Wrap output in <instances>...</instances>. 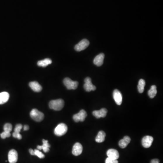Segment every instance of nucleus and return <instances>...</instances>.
I'll list each match as a JSON object with an SVG mask.
<instances>
[{
    "label": "nucleus",
    "instance_id": "10",
    "mask_svg": "<svg viewBox=\"0 0 163 163\" xmlns=\"http://www.w3.org/2000/svg\"><path fill=\"white\" fill-rule=\"evenodd\" d=\"M113 97L117 105H121L122 102V96L120 91L114 90L113 93Z\"/></svg>",
    "mask_w": 163,
    "mask_h": 163
},
{
    "label": "nucleus",
    "instance_id": "2",
    "mask_svg": "<svg viewBox=\"0 0 163 163\" xmlns=\"http://www.w3.org/2000/svg\"><path fill=\"white\" fill-rule=\"evenodd\" d=\"M30 116L33 120L36 122H40L44 118V114L42 112H39L37 109H33L30 112Z\"/></svg>",
    "mask_w": 163,
    "mask_h": 163
},
{
    "label": "nucleus",
    "instance_id": "9",
    "mask_svg": "<svg viewBox=\"0 0 163 163\" xmlns=\"http://www.w3.org/2000/svg\"><path fill=\"white\" fill-rule=\"evenodd\" d=\"M153 140L154 139L151 136H145L142 139L141 143H142V146L145 148L150 147L153 143Z\"/></svg>",
    "mask_w": 163,
    "mask_h": 163
},
{
    "label": "nucleus",
    "instance_id": "1",
    "mask_svg": "<svg viewBox=\"0 0 163 163\" xmlns=\"http://www.w3.org/2000/svg\"><path fill=\"white\" fill-rule=\"evenodd\" d=\"M65 105V102L62 99L54 100L50 101L49 107L50 108L55 111H60L63 108Z\"/></svg>",
    "mask_w": 163,
    "mask_h": 163
},
{
    "label": "nucleus",
    "instance_id": "28",
    "mask_svg": "<svg viewBox=\"0 0 163 163\" xmlns=\"http://www.w3.org/2000/svg\"><path fill=\"white\" fill-rule=\"evenodd\" d=\"M150 163H159V159H153L151 160Z\"/></svg>",
    "mask_w": 163,
    "mask_h": 163
},
{
    "label": "nucleus",
    "instance_id": "17",
    "mask_svg": "<svg viewBox=\"0 0 163 163\" xmlns=\"http://www.w3.org/2000/svg\"><path fill=\"white\" fill-rule=\"evenodd\" d=\"M131 139L128 136H125L123 139L120 140L119 142V145L122 149L126 148L127 145L131 142Z\"/></svg>",
    "mask_w": 163,
    "mask_h": 163
},
{
    "label": "nucleus",
    "instance_id": "15",
    "mask_svg": "<svg viewBox=\"0 0 163 163\" xmlns=\"http://www.w3.org/2000/svg\"><path fill=\"white\" fill-rule=\"evenodd\" d=\"M104 54L103 53H100L94 59L93 63L97 66H101L103 63L104 59Z\"/></svg>",
    "mask_w": 163,
    "mask_h": 163
},
{
    "label": "nucleus",
    "instance_id": "27",
    "mask_svg": "<svg viewBox=\"0 0 163 163\" xmlns=\"http://www.w3.org/2000/svg\"><path fill=\"white\" fill-rule=\"evenodd\" d=\"M105 163H118V161L117 159H113L108 157L106 159Z\"/></svg>",
    "mask_w": 163,
    "mask_h": 163
},
{
    "label": "nucleus",
    "instance_id": "29",
    "mask_svg": "<svg viewBox=\"0 0 163 163\" xmlns=\"http://www.w3.org/2000/svg\"><path fill=\"white\" fill-rule=\"evenodd\" d=\"M29 152L30 154H31V155H34V150H32V149H29Z\"/></svg>",
    "mask_w": 163,
    "mask_h": 163
},
{
    "label": "nucleus",
    "instance_id": "25",
    "mask_svg": "<svg viewBox=\"0 0 163 163\" xmlns=\"http://www.w3.org/2000/svg\"><path fill=\"white\" fill-rule=\"evenodd\" d=\"M34 155L40 159H43L45 157L44 155L41 152L39 151V150H34Z\"/></svg>",
    "mask_w": 163,
    "mask_h": 163
},
{
    "label": "nucleus",
    "instance_id": "5",
    "mask_svg": "<svg viewBox=\"0 0 163 163\" xmlns=\"http://www.w3.org/2000/svg\"><path fill=\"white\" fill-rule=\"evenodd\" d=\"M89 41L87 39H83L80 41L78 44L75 46L74 48L77 51L79 52L84 51L87 48L89 45Z\"/></svg>",
    "mask_w": 163,
    "mask_h": 163
},
{
    "label": "nucleus",
    "instance_id": "4",
    "mask_svg": "<svg viewBox=\"0 0 163 163\" xmlns=\"http://www.w3.org/2000/svg\"><path fill=\"white\" fill-rule=\"evenodd\" d=\"M63 83L67 89L69 90H75L78 88L79 83L77 81L72 80L69 78H65L63 79Z\"/></svg>",
    "mask_w": 163,
    "mask_h": 163
},
{
    "label": "nucleus",
    "instance_id": "30",
    "mask_svg": "<svg viewBox=\"0 0 163 163\" xmlns=\"http://www.w3.org/2000/svg\"><path fill=\"white\" fill-rule=\"evenodd\" d=\"M29 129V126L28 125H25L24 126V131H28Z\"/></svg>",
    "mask_w": 163,
    "mask_h": 163
},
{
    "label": "nucleus",
    "instance_id": "11",
    "mask_svg": "<svg viewBox=\"0 0 163 163\" xmlns=\"http://www.w3.org/2000/svg\"><path fill=\"white\" fill-rule=\"evenodd\" d=\"M83 146L80 143H76L72 147V154L75 156H79L83 152Z\"/></svg>",
    "mask_w": 163,
    "mask_h": 163
},
{
    "label": "nucleus",
    "instance_id": "24",
    "mask_svg": "<svg viewBox=\"0 0 163 163\" xmlns=\"http://www.w3.org/2000/svg\"><path fill=\"white\" fill-rule=\"evenodd\" d=\"M4 131H5L11 132L12 131V126L10 123H6L4 126Z\"/></svg>",
    "mask_w": 163,
    "mask_h": 163
},
{
    "label": "nucleus",
    "instance_id": "20",
    "mask_svg": "<svg viewBox=\"0 0 163 163\" xmlns=\"http://www.w3.org/2000/svg\"><path fill=\"white\" fill-rule=\"evenodd\" d=\"M106 133L103 131H100L96 136L95 141L98 143H102L105 141Z\"/></svg>",
    "mask_w": 163,
    "mask_h": 163
},
{
    "label": "nucleus",
    "instance_id": "6",
    "mask_svg": "<svg viewBox=\"0 0 163 163\" xmlns=\"http://www.w3.org/2000/svg\"><path fill=\"white\" fill-rule=\"evenodd\" d=\"M87 117V113L84 110H81L78 113L74 115L73 119L76 122H83L84 121Z\"/></svg>",
    "mask_w": 163,
    "mask_h": 163
},
{
    "label": "nucleus",
    "instance_id": "7",
    "mask_svg": "<svg viewBox=\"0 0 163 163\" xmlns=\"http://www.w3.org/2000/svg\"><path fill=\"white\" fill-rule=\"evenodd\" d=\"M84 87L86 91L89 92L96 89V87L92 84V80L89 77L86 78L84 80Z\"/></svg>",
    "mask_w": 163,
    "mask_h": 163
},
{
    "label": "nucleus",
    "instance_id": "16",
    "mask_svg": "<svg viewBox=\"0 0 163 163\" xmlns=\"http://www.w3.org/2000/svg\"><path fill=\"white\" fill-rule=\"evenodd\" d=\"M29 86L31 89L35 92H40L42 90V87L37 82H31L29 83Z\"/></svg>",
    "mask_w": 163,
    "mask_h": 163
},
{
    "label": "nucleus",
    "instance_id": "26",
    "mask_svg": "<svg viewBox=\"0 0 163 163\" xmlns=\"http://www.w3.org/2000/svg\"><path fill=\"white\" fill-rule=\"evenodd\" d=\"M11 135V134L10 132L4 131V132L1 134V137L2 139H6L7 137H10Z\"/></svg>",
    "mask_w": 163,
    "mask_h": 163
},
{
    "label": "nucleus",
    "instance_id": "8",
    "mask_svg": "<svg viewBox=\"0 0 163 163\" xmlns=\"http://www.w3.org/2000/svg\"><path fill=\"white\" fill-rule=\"evenodd\" d=\"M8 161L10 163H16L18 160V153L17 151L12 149L8 153Z\"/></svg>",
    "mask_w": 163,
    "mask_h": 163
},
{
    "label": "nucleus",
    "instance_id": "14",
    "mask_svg": "<svg viewBox=\"0 0 163 163\" xmlns=\"http://www.w3.org/2000/svg\"><path fill=\"white\" fill-rule=\"evenodd\" d=\"M107 112V110L106 108H102L99 111H94L93 112V114L97 118L105 117Z\"/></svg>",
    "mask_w": 163,
    "mask_h": 163
},
{
    "label": "nucleus",
    "instance_id": "22",
    "mask_svg": "<svg viewBox=\"0 0 163 163\" xmlns=\"http://www.w3.org/2000/svg\"><path fill=\"white\" fill-rule=\"evenodd\" d=\"M156 94H157V89H156V86H152L150 89L149 90L148 92L149 97L151 98H153L155 97Z\"/></svg>",
    "mask_w": 163,
    "mask_h": 163
},
{
    "label": "nucleus",
    "instance_id": "13",
    "mask_svg": "<svg viewBox=\"0 0 163 163\" xmlns=\"http://www.w3.org/2000/svg\"><path fill=\"white\" fill-rule=\"evenodd\" d=\"M22 128H23V126L21 124H17L15 128L14 132H13L12 134L13 137L15 138H17L19 140H21L22 139V136L20 135V132Z\"/></svg>",
    "mask_w": 163,
    "mask_h": 163
},
{
    "label": "nucleus",
    "instance_id": "12",
    "mask_svg": "<svg viewBox=\"0 0 163 163\" xmlns=\"http://www.w3.org/2000/svg\"><path fill=\"white\" fill-rule=\"evenodd\" d=\"M107 155L108 158H111L112 159L117 160L119 157V152L115 149H109L107 151Z\"/></svg>",
    "mask_w": 163,
    "mask_h": 163
},
{
    "label": "nucleus",
    "instance_id": "18",
    "mask_svg": "<svg viewBox=\"0 0 163 163\" xmlns=\"http://www.w3.org/2000/svg\"><path fill=\"white\" fill-rule=\"evenodd\" d=\"M43 145H38L37 149L39 150H43V151L45 153L48 152L49 151V147H51V145L48 144V141L47 140L43 139L42 140Z\"/></svg>",
    "mask_w": 163,
    "mask_h": 163
},
{
    "label": "nucleus",
    "instance_id": "19",
    "mask_svg": "<svg viewBox=\"0 0 163 163\" xmlns=\"http://www.w3.org/2000/svg\"><path fill=\"white\" fill-rule=\"evenodd\" d=\"M10 95L7 92H2L0 93V104L5 103L9 99Z\"/></svg>",
    "mask_w": 163,
    "mask_h": 163
},
{
    "label": "nucleus",
    "instance_id": "3",
    "mask_svg": "<svg viewBox=\"0 0 163 163\" xmlns=\"http://www.w3.org/2000/svg\"><path fill=\"white\" fill-rule=\"evenodd\" d=\"M67 126L65 123L58 124L54 131V134L58 136H61L67 133Z\"/></svg>",
    "mask_w": 163,
    "mask_h": 163
},
{
    "label": "nucleus",
    "instance_id": "23",
    "mask_svg": "<svg viewBox=\"0 0 163 163\" xmlns=\"http://www.w3.org/2000/svg\"><path fill=\"white\" fill-rule=\"evenodd\" d=\"M145 82L143 79H141L139 80L138 85V90L139 93H142L144 92V89H145Z\"/></svg>",
    "mask_w": 163,
    "mask_h": 163
},
{
    "label": "nucleus",
    "instance_id": "21",
    "mask_svg": "<svg viewBox=\"0 0 163 163\" xmlns=\"http://www.w3.org/2000/svg\"><path fill=\"white\" fill-rule=\"evenodd\" d=\"M51 60L49 58H45L44 60L39 61L38 62L37 65L39 66L42 67H45L49 65H51L52 63Z\"/></svg>",
    "mask_w": 163,
    "mask_h": 163
}]
</instances>
